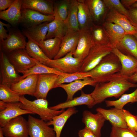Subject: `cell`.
<instances>
[{
  "mask_svg": "<svg viewBox=\"0 0 137 137\" xmlns=\"http://www.w3.org/2000/svg\"><path fill=\"white\" fill-rule=\"evenodd\" d=\"M133 35L135 37V38L137 40V33H136L134 34Z\"/></svg>",
  "mask_w": 137,
  "mask_h": 137,
  "instance_id": "53",
  "label": "cell"
},
{
  "mask_svg": "<svg viewBox=\"0 0 137 137\" xmlns=\"http://www.w3.org/2000/svg\"><path fill=\"white\" fill-rule=\"evenodd\" d=\"M49 22L43 23L39 25L27 28L24 31V34L30 37L38 44L41 40L46 39L48 30Z\"/></svg>",
  "mask_w": 137,
  "mask_h": 137,
  "instance_id": "32",
  "label": "cell"
},
{
  "mask_svg": "<svg viewBox=\"0 0 137 137\" xmlns=\"http://www.w3.org/2000/svg\"><path fill=\"white\" fill-rule=\"evenodd\" d=\"M83 105H87L90 108H92L95 105L94 100L90 94H85L82 91L80 96L50 108L53 110H59L67 108L74 107L76 106Z\"/></svg>",
  "mask_w": 137,
  "mask_h": 137,
  "instance_id": "23",
  "label": "cell"
},
{
  "mask_svg": "<svg viewBox=\"0 0 137 137\" xmlns=\"http://www.w3.org/2000/svg\"><path fill=\"white\" fill-rule=\"evenodd\" d=\"M87 6L93 21L98 22L103 16L105 6L103 0H84Z\"/></svg>",
  "mask_w": 137,
  "mask_h": 137,
  "instance_id": "33",
  "label": "cell"
},
{
  "mask_svg": "<svg viewBox=\"0 0 137 137\" xmlns=\"http://www.w3.org/2000/svg\"><path fill=\"white\" fill-rule=\"evenodd\" d=\"M96 84L91 78L88 77L83 79L76 80L68 84H61L58 87L62 88L65 91L67 95L66 101H68L72 99L74 94L85 86L90 85L95 87Z\"/></svg>",
  "mask_w": 137,
  "mask_h": 137,
  "instance_id": "25",
  "label": "cell"
},
{
  "mask_svg": "<svg viewBox=\"0 0 137 137\" xmlns=\"http://www.w3.org/2000/svg\"><path fill=\"white\" fill-rule=\"evenodd\" d=\"M39 74L29 75L10 87L20 96L28 95L34 96Z\"/></svg>",
  "mask_w": 137,
  "mask_h": 137,
  "instance_id": "17",
  "label": "cell"
},
{
  "mask_svg": "<svg viewBox=\"0 0 137 137\" xmlns=\"http://www.w3.org/2000/svg\"><path fill=\"white\" fill-rule=\"evenodd\" d=\"M73 52H71L60 58L50 59L46 65L65 73L81 71L82 61L74 57Z\"/></svg>",
  "mask_w": 137,
  "mask_h": 137,
  "instance_id": "5",
  "label": "cell"
},
{
  "mask_svg": "<svg viewBox=\"0 0 137 137\" xmlns=\"http://www.w3.org/2000/svg\"><path fill=\"white\" fill-rule=\"evenodd\" d=\"M15 0H0V11H2L9 8Z\"/></svg>",
  "mask_w": 137,
  "mask_h": 137,
  "instance_id": "46",
  "label": "cell"
},
{
  "mask_svg": "<svg viewBox=\"0 0 137 137\" xmlns=\"http://www.w3.org/2000/svg\"><path fill=\"white\" fill-rule=\"evenodd\" d=\"M62 39L58 37L41 40L39 45L44 54L50 59H54L60 48Z\"/></svg>",
  "mask_w": 137,
  "mask_h": 137,
  "instance_id": "27",
  "label": "cell"
},
{
  "mask_svg": "<svg viewBox=\"0 0 137 137\" xmlns=\"http://www.w3.org/2000/svg\"><path fill=\"white\" fill-rule=\"evenodd\" d=\"M8 31L5 29L4 26L0 23V42H3L4 40L6 39L8 36V34L7 33Z\"/></svg>",
  "mask_w": 137,
  "mask_h": 137,
  "instance_id": "47",
  "label": "cell"
},
{
  "mask_svg": "<svg viewBox=\"0 0 137 137\" xmlns=\"http://www.w3.org/2000/svg\"><path fill=\"white\" fill-rule=\"evenodd\" d=\"M106 119L100 113L95 114L88 110L83 113L82 121L85 127L94 133L97 137L101 136V130Z\"/></svg>",
  "mask_w": 137,
  "mask_h": 137,
  "instance_id": "16",
  "label": "cell"
},
{
  "mask_svg": "<svg viewBox=\"0 0 137 137\" xmlns=\"http://www.w3.org/2000/svg\"><path fill=\"white\" fill-rule=\"evenodd\" d=\"M130 16L129 21L137 28V8L130 7L128 8Z\"/></svg>",
  "mask_w": 137,
  "mask_h": 137,
  "instance_id": "44",
  "label": "cell"
},
{
  "mask_svg": "<svg viewBox=\"0 0 137 137\" xmlns=\"http://www.w3.org/2000/svg\"><path fill=\"white\" fill-rule=\"evenodd\" d=\"M0 84L10 87L22 79L11 63L6 54L1 51L0 54Z\"/></svg>",
  "mask_w": 137,
  "mask_h": 137,
  "instance_id": "6",
  "label": "cell"
},
{
  "mask_svg": "<svg viewBox=\"0 0 137 137\" xmlns=\"http://www.w3.org/2000/svg\"><path fill=\"white\" fill-rule=\"evenodd\" d=\"M96 110L97 112L102 114L106 120L109 121L112 125L121 128H128L122 109L114 108L106 109L98 107L97 108Z\"/></svg>",
  "mask_w": 137,
  "mask_h": 137,
  "instance_id": "19",
  "label": "cell"
},
{
  "mask_svg": "<svg viewBox=\"0 0 137 137\" xmlns=\"http://www.w3.org/2000/svg\"><path fill=\"white\" fill-rule=\"evenodd\" d=\"M29 135L30 137H56L53 128L45 121L29 115L27 121Z\"/></svg>",
  "mask_w": 137,
  "mask_h": 137,
  "instance_id": "11",
  "label": "cell"
},
{
  "mask_svg": "<svg viewBox=\"0 0 137 137\" xmlns=\"http://www.w3.org/2000/svg\"><path fill=\"white\" fill-rule=\"evenodd\" d=\"M110 44L113 48L117 45L127 33L119 25L105 21L102 25Z\"/></svg>",
  "mask_w": 137,
  "mask_h": 137,
  "instance_id": "24",
  "label": "cell"
},
{
  "mask_svg": "<svg viewBox=\"0 0 137 137\" xmlns=\"http://www.w3.org/2000/svg\"><path fill=\"white\" fill-rule=\"evenodd\" d=\"M112 52L118 58L121 68L117 75L120 78L127 79L137 71V59L130 55L124 54L116 47Z\"/></svg>",
  "mask_w": 137,
  "mask_h": 137,
  "instance_id": "12",
  "label": "cell"
},
{
  "mask_svg": "<svg viewBox=\"0 0 137 137\" xmlns=\"http://www.w3.org/2000/svg\"><path fill=\"white\" fill-rule=\"evenodd\" d=\"M21 103L6 102L0 101V125L3 127L10 121L22 115L33 114L32 112L22 109Z\"/></svg>",
  "mask_w": 137,
  "mask_h": 137,
  "instance_id": "8",
  "label": "cell"
},
{
  "mask_svg": "<svg viewBox=\"0 0 137 137\" xmlns=\"http://www.w3.org/2000/svg\"><path fill=\"white\" fill-rule=\"evenodd\" d=\"M79 137H97L92 131L86 127L79 131Z\"/></svg>",
  "mask_w": 137,
  "mask_h": 137,
  "instance_id": "45",
  "label": "cell"
},
{
  "mask_svg": "<svg viewBox=\"0 0 137 137\" xmlns=\"http://www.w3.org/2000/svg\"><path fill=\"white\" fill-rule=\"evenodd\" d=\"M128 80L133 83L137 82V71L131 76L129 77Z\"/></svg>",
  "mask_w": 137,
  "mask_h": 137,
  "instance_id": "49",
  "label": "cell"
},
{
  "mask_svg": "<svg viewBox=\"0 0 137 137\" xmlns=\"http://www.w3.org/2000/svg\"><path fill=\"white\" fill-rule=\"evenodd\" d=\"M116 48L124 54L137 59V40L133 35L126 34Z\"/></svg>",
  "mask_w": 137,
  "mask_h": 137,
  "instance_id": "28",
  "label": "cell"
},
{
  "mask_svg": "<svg viewBox=\"0 0 137 137\" xmlns=\"http://www.w3.org/2000/svg\"><path fill=\"white\" fill-rule=\"evenodd\" d=\"M0 23L1 24L4 26H5L8 29L10 28L11 27V25L10 24H5L1 21H0Z\"/></svg>",
  "mask_w": 137,
  "mask_h": 137,
  "instance_id": "50",
  "label": "cell"
},
{
  "mask_svg": "<svg viewBox=\"0 0 137 137\" xmlns=\"http://www.w3.org/2000/svg\"><path fill=\"white\" fill-rule=\"evenodd\" d=\"M4 135L3 134L2 128L1 127H0V137H4Z\"/></svg>",
  "mask_w": 137,
  "mask_h": 137,
  "instance_id": "51",
  "label": "cell"
},
{
  "mask_svg": "<svg viewBox=\"0 0 137 137\" xmlns=\"http://www.w3.org/2000/svg\"><path fill=\"white\" fill-rule=\"evenodd\" d=\"M125 122L127 127L131 130L136 131L137 125V115L131 114L128 111L122 109Z\"/></svg>",
  "mask_w": 137,
  "mask_h": 137,
  "instance_id": "43",
  "label": "cell"
},
{
  "mask_svg": "<svg viewBox=\"0 0 137 137\" xmlns=\"http://www.w3.org/2000/svg\"><path fill=\"white\" fill-rule=\"evenodd\" d=\"M22 79L30 75L34 74H53L58 75H64L66 73L59 71L57 69L47 66L38 62L30 69L22 72Z\"/></svg>",
  "mask_w": 137,
  "mask_h": 137,
  "instance_id": "36",
  "label": "cell"
},
{
  "mask_svg": "<svg viewBox=\"0 0 137 137\" xmlns=\"http://www.w3.org/2000/svg\"><path fill=\"white\" fill-rule=\"evenodd\" d=\"M70 0H62L54 2V16L65 21L67 17Z\"/></svg>",
  "mask_w": 137,
  "mask_h": 137,
  "instance_id": "38",
  "label": "cell"
},
{
  "mask_svg": "<svg viewBox=\"0 0 137 137\" xmlns=\"http://www.w3.org/2000/svg\"><path fill=\"white\" fill-rule=\"evenodd\" d=\"M8 29L7 38L0 43L1 51L7 54L16 50L25 49L27 42L24 35L17 29L10 28Z\"/></svg>",
  "mask_w": 137,
  "mask_h": 137,
  "instance_id": "10",
  "label": "cell"
},
{
  "mask_svg": "<svg viewBox=\"0 0 137 137\" xmlns=\"http://www.w3.org/2000/svg\"><path fill=\"white\" fill-rule=\"evenodd\" d=\"M68 29L65 21L55 18L49 23L48 31L45 40L55 37L62 39Z\"/></svg>",
  "mask_w": 137,
  "mask_h": 137,
  "instance_id": "30",
  "label": "cell"
},
{
  "mask_svg": "<svg viewBox=\"0 0 137 137\" xmlns=\"http://www.w3.org/2000/svg\"><path fill=\"white\" fill-rule=\"evenodd\" d=\"M20 96L10 87L0 84V100L6 102H19Z\"/></svg>",
  "mask_w": 137,
  "mask_h": 137,
  "instance_id": "40",
  "label": "cell"
},
{
  "mask_svg": "<svg viewBox=\"0 0 137 137\" xmlns=\"http://www.w3.org/2000/svg\"><path fill=\"white\" fill-rule=\"evenodd\" d=\"M113 48L110 44L95 45L82 61L81 71L87 72L93 69L104 57L112 52Z\"/></svg>",
  "mask_w": 137,
  "mask_h": 137,
  "instance_id": "4",
  "label": "cell"
},
{
  "mask_svg": "<svg viewBox=\"0 0 137 137\" xmlns=\"http://www.w3.org/2000/svg\"><path fill=\"white\" fill-rule=\"evenodd\" d=\"M77 1V18L80 30L89 28L93 23L89 9L84 0Z\"/></svg>",
  "mask_w": 137,
  "mask_h": 137,
  "instance_id": "29",
  "label": "cell"
},
{
  "mask_svg": "<svg viewBox=\"0 0 137 137\" xmlns=\"http://www.w3.org/2000/svg\"><path fill=\"white\" fill-rule=\"evenodd\" d=\"M6 54L18 73L30 69L39 62L30 56L25 49L16 50Z\"/></svg>",
  "mask_w": 137,
  "mask_h": 137,
  "instance_id": "7",
  "label": "cell"
},
{
  "mask_svg": "<svg viewBox=\"0 0 137 137\" xmlns=\"http://www.w3.org/2000/svg\"><path fill=\"white\" fill-rule=\"evenodd\" d=\"M59 75L53 74H39L34 96L37 99H46L49 92L54 88Z\"/></svg>",
  "mask_w": 137,
  "mask_h": 137,
  "instance_id": "15",
  "label": "cell"
},
{
  "mask_svg": "<svg viewBox=\"0 0 137 137\" xmlns=\"http://www.w3.org/2000/svg\"><path fill=\"white\" fill-rule=\"evenodd\" d=\"M89 29L95 45H111L102 25H96L93 23Z\"/></svg>",
  "mask_w": 137,
  "mask_h": 137,
  "instance_id": "37",
  "label": "cell"
},
{
  "mask_svg": "<svg viewBox=\"0 0 137 137\" xmlns=\"http://www.w3.org/2000/svg\"><path fill=\"white\" fill-rule=\"evenodd\" d=\"M105 102L107 107L113 106L115 108L122 109L124 106L128 103L137 102V88L130 93L123 94L117 100H106Z\"/></svg>",
  "mask_w": 137,
  "mask_h": 137,
  "instance_id": "35",
  "label": "cell"
},
{
  "mask_svg": "<svg viewBox=\"0 0 137 137\" xmlns=\"http://www.w3.org/2000/svg\"><path fill=\"white\" fill-rule=\"evenodd\" d=\"M121 3L125 7L129 8L135 2H137V0H122L121 1Z\"/></svg>",
  "mask_w": 137,
  "mask_h": 137,
  "instance_id": "48",
  "label": "cell"
},
{
  "mask_svg": "<svg viewBox=\"0 0 137 137\" xmlns=\"http://www.w3.org/2000/svg\"><path fill=\"white\" fill-rule=\"evenodd\" d=\"M106 7L109 10H115L125 16L129 21L130 16L129 11L119 0H103Z\"/></svg>",
  "mask_w": 137,
  "mask_h": 137,
  "instance_id": "41",
  "label": "cell"
},
{
  "mask_svg": "<svg viewBox=\"0 0 137 137\" xmlns=\"http://www.w3.org/2000/svg\"><path fill=\"white\" fill-rule=\"evenodd\" d=\"M136 87L137 84L127 79L114 78L107 82L97 83L94 90L90 94L95 105L102 102L109 97L118 98L130 88Z\"/></svg>",
  "mask_w": 137,
  "mask_h": 137,
  "instance_id": "1",
  "label": "cell"
},
{
  "mask_svg": "<svg viewBox=\"0 0 137 137\" xmlns=\"http://www.w3.org/2000/svg\"><path fill=\"white\" fill-rule=\"evenodd\" d=\"M94 45L89 28L80 30L78 43L73 53V57L82 61Z\"/></svg>",
  "mask_w": 137,
  "mask_h": 137,
  "instance_id": "14",
  "label": "cell"
},
{
  "mask_svg": "<svg viewBox=\"0 0 137 137\" xmlns=\"http://www.w3.org/2000/svg\"><path fill=\"white\" fill-rule=\"evenodd\" d=\"M21 17L20 23L27 28L36 26L46 22L53 21L54 16L43 14L29 9H21Z\"/></svg>",
  "mask_w": 137,
  "mask_h": 137,
  "instance_id": "13",
  "label": "cell"
},
{
  "mask_svg": "<svg viewBox=\"0 0 137 137\" xmlns=\"http://www.w3.org/2000/svg\"><path fill=\"white\" fill-rule=\"evenodd\" d=\"M131 7L137 8V2H136L134 3Z\"/></svg>",
  "mask_w": 137,
  "mask_h": 137,
  "instance_id": "52",
  "label": "cell"
},
{
  "mask_svg": "<svg viewBox=\"0 0 137 137\" xmlns=\"http://www.w3.org/2000/svg\"><path fill=\"white\" fill-rule=\"evenodd\" d=\"M54 2L45 0H22L21 9H29L43 14L54 16Z\"/></svg>",
  "mask_w": 137,
  "mask_h": 137,
  "instance_id": "21",
  "label": "cell"
},
{
  "mask_svg": "<svg viewBox=\"0 0 137 137\" xmlns=\"http://www.w3.org/2000/svg\"><path fill=\"white\" fill-rule=\"evenodd\" d=\"M28 39L25 49L31 57L35 59L40 63L45 65L50 59L44 54L39 47L38 44L28 36L25 35Z\"/></svg>",
  "mask_w": 137,
  "mask_h": 137,
  "instance_id": "31",
  "label": "cell"
},
{
  "mask_svg": "<svg viewBox=\"0 0 137 137\" xmlns=\"http://www.w3.org/2000/svg\"><path fill=\"white\" fill-rule=\"evenodd\" d=\"M78 1L71 0L68 15L65 21L68 29L76 31H80L78 20Z\"/></svg>",
  "mask_w": 137,
  "mask_h": 137,
  "instance_id": "34",
  "label": "cell"
},
{
  "mask_svg": "<svg viewBox=\"0 0 137 137\" xmlns=\"http://www.w3.org/2000/svg\"><path fill=\"white\" fill-rule=\"evenodd\" d=\"M136 131L137 132V125L136 126Z\"/></svg>",
  "mask_w": 137,
  "mask_h": 137,
  "instance_id": "54",
  "label": "cell"
},
{
  "mask_svg": "<svg viewBox=\"0 0 137 137\" xmlns=\"http://www.w3.org/2000/svg\"><path fill=\"white\" fill-rule=\"evenodd\" d=\"M22 0H15L7 9L0 12V18L13 26L20 23L21 19Z\"/></svg>",
  "mask_w": 137,
  "mask_h": 137,
  "instance_id": "20",
  "label": "cell"
},
{
  "mask_svg": "<svg viewBox=\"0 0 137 137\" xmlns=\"http://www.w3.org/2000/svg\"><path fill=\"white\" fill-rule=\"evenodd\" d=\"M121 68L118 58L112 52L104 57L95 67L88 72L90 77L97 83L109 81L119 72Z\"/></svg>",
  "mask_w": 137,
  "mask_h": 137,
  "instance_id": "2",
  "label": "cell"
},
{
  "mask_svg": "<svg viewBox=\"0 0 137 137\" xmlns=\"http://www.w3.org/2000/svg\"><path fill=\"white\" fill-rule=\"evenodd\" d=\"M110 137H137V132L112 125Z\"/></svg>",
  "mask_w": 137,
  "mask_h": 137,
  "instance_id": "42",
  "label": "cell"
},
{
  "mask_svg": "<svg viewBox=\"0 0 137 137\" xmlns=\"http://www.w3.org/2000/svg\"><path fill=\"white\" fill-rule=\"evenodd\" d=\"M2 128L3 134L6 137L29 136L28 121L22 116L10 120Z\"/></svg>",
  "mask_w": 137,
  "mask_h": 137,
  "instance_id": "9",
  "label": "cell"
},
{
  "mask_svg": "<svg viewBox=\"0 0 137 137\" xmlns=\"http://www.w3.org/2000/svg\"><path fill=\"white\" fill-rule=\"evenodd\" d=\"M78 111L74 107L69 108L60 114L54 117L47 123L49 126L53 125L56 134V137H60L62 130L69 118Z\"/></svg>",
  "mask_w": 137,
  "mask_h": 137,
  "instance_id": "26",
  "label": "cell"
},
{
  "mask_svg": "<svg viewBox=\"0 0 137 137\" xmlns=\"http://www.w3.org/2000/svg\"><path fill=\"white\" fill-rule=\"evenodd\" d=\"M90 77L88 72H78L75 73H66L64 75H59L55 84L54 88L58 87L60 85L65 83H70L76 80L83 79Z\"/></svg>",
  "mask_w": 137,
  "mask_h": 137,
  "instance_id": "39",
  "label": "cell"
},
{
  "mask_svg": "<svg viewBox=\"0 0 137 137\" xmlns=\"http://www.w3.org/2000/svg\"><path fill=\"white\" fill-rule=\"evenodd\" d=\"M19 102L21 103V108L28 110L33 114L38 115L41 119L45 121H49L55 116L65 111L64 109L55 110L48 107V102L46 99H37L31 101L26 98L24 96H20Z\"/></svg>",
  "mask_w": 137,
  "mask_h": 137,
  "instance_id": "3",
  "label": "cell"
},
{
  "mask_svg": "<svg viewBox=\"0 0 137 137\" xmlns=\"http://www.w3.org/2000/svg\"><path fill=\"white\" fill-rule=\"evenodd\" d=\"M105 21L116 24L121 26L127 34L134 35L137 33V28L133 26L125 15L112 10H109Z\"/></svg>",
  "mask_w": 137,
  "mask_h": 137,
  "instance_id": "22",
  "label": "cell"
},
{
  "mask_svg": "<svg viewBox=\"0 0 137 137\" xmlns=\"http://www.w3.org/2000/svg\"><path fill=\"white\" fill-rule=\"evenodd\" d=\"M80 31H76L68 29L62 39L59 52L54 59L62 58L71 52H74L77 47Z\"/></svg>",
  "mask_w": 137,
  "mask_h": 137,
  "instance_id": "18",
  "label": "cell"
}]
</instances>
